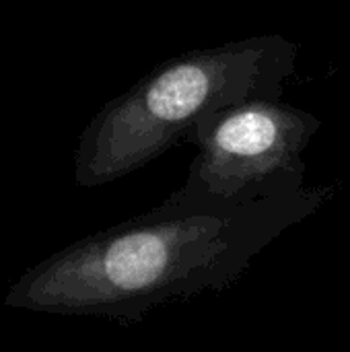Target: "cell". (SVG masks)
Segmentation results:
<instances>
[{"mask_svg":"<svg viewBox=\"0 0 350 352\" xmlns=\"http://www.w3.org/2000/svg\"><path fill=\"white\" fill-rule=\"evenodd\" d=\"M334 194L336 186H303L241 204L163 200L27 268L2 303L35 314L136 324L173 299L233 287L268 245Z\"/></svg>","mask_w":350,"mask_h":352,"instance_id":"obj_1","label":"cell"},{"mask_svg":"<svg viewBox=\"0 0 350 352\" xmlns=\"http://www.w3.org/2000/svg\"><path fill=\"white\" fill-rule=\"evenodd\" d=\"M299 43L254 35L177 54L107 101L78 136L74 182L101 188L188 142L210 111L248 99H283Z\"/></svg>","mask_w":350,"mask_h":352,"instance_id":"obj_2","label":"cell"},{"mask_svg":"<svg viewBox=\"0 0 350 352\" xmlns=\"http://www.w3.org/2000/svg\"><path fill=\"white\" fill-rule=\"evenodd\" d=\"M322 122L283 99H248L206 113L188 142L198 155L167 200L241 204L305 186L303 153Z\"/></svg>","mask_w":350,"mask_h":352,"instance_id":"obj_3","label":"cell"}]
</instances>
